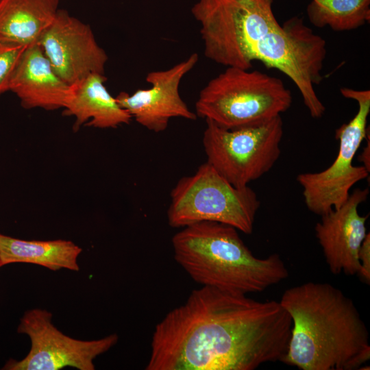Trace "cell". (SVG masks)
I'll return each mask as SVG.
<instances>
[{
    "instance_id": "8",
    "label": "cell",
    "mask_w": 370,
    "mask_h": 370,
    "mask_svg": "<svg viewBox=\"0 0 370 370\" xmlns=\"http://www.w3.org/2000/svg\"><path fill=\"white\" fill-rule=\"evenodd\" d=\"M325 56V40L299 16H293L271 29L258 42L254 51V60L280 71L294 82L314 119L321 118L325 111L314 90V86L323 79Z\"/></svg>"
},
{
    "instance_id": "2",
    "label": "cell",
    "mask_w": 370,
    "mask_h": 370,
    "mask_svg": "<svg viewBox=\"0 0 370 370\" xmlns=\"http://www.w3.org/2000/svg\"><path fill=\"white\" fill-rule=\"evenodd\" d=\"M280 303L292 319L282 362L301 370H356L369 360L367 328L339 288L309 282L286 289Z\"/></svg>"
},
{
    "instance_id": "7",
    "label": "cell",
    "mask_w": 370,
    "mask_h": 370,
    "mask_svg": "<svg viewBox=\"0 0 370 370\" xmlns=\"http://www.w3.org/2000/svg\"><path fill=\"white\" fill-rule=\"evenodd\" d=\"M203 145L207 162L229 182L245 187L269 172L281 154V116L260 125L227 130L206 120Z\"/></svg>"
},
{
    "instance_id": "18",
    "label": "cell",
    "mask_w": 370,
    "mask_h": 370,
    "mask_svg": "<svg viewBox=\"0 0 370 370\" xmlns=\"http://www.w3.org/2000/svg\"><path fill=\"white\" fill-rule=\"evenodd\" d=\"M306 13L316 27L351 31L369 22L370 0H311Z\"/></svg>"
},
{
    "instance_id": "14",
    "label": "cell",
    "mask_w": 370,
    "mask_h": 370,
    "mask_svg": "<svg viewBox=\"0 0 370 370\" xmlns=\"http://www.w3.org/2000/svg\"><path fill=\"white\" fill-rule=\"evenodd\" d=\"M70 90L56 73L40 45L27 46L9 84L25 109L53 110L64 107Z\"/></svg>"
},
{
    "instance_id": "17",
    "label": "cell",
    "mask_w": 370,
    "mask_h": 370,
    "mask_svg": "<svg viewBox=\"0 0 370 370\" xmlns=\"http://www.w3.org/2000/svg\"><path fill=\"white\" fill-rule=\"evenodd\" d=\"M82 249L71 241H27L0 234L1 267L12 263H29L52 271H78Z\"/></svg>"
},
{
    "instance_id": "1",
    "label": "cell",
    "mask_w": 370,
    "mask_h": 370,
    "mask_svg": "<svg viewBox=\"0 0 370 370\" xmlns=\"http://www.w3.org/2000/svg\"><path fill=\"white\" fill-rule=\"evenodd\" d=\"M292 319L280 301L202 286L156 325L147 370H254L282 362Z\"/></svg>"
},
{
    "instance_id": "9",
    "label": "cell",
    "mask_w": 370,
    "mask_h": 370,
    "mask_svg": "<svg viewBox=\"0 0 370 370\" xmlns=\"http://www.w3.org/2000/svg\"><path fill=\"white\" fill-rule=\"evenodd\" d=\"M340 92L344 97L357 101L358 109L352 120L336 130L335 137L339 140L336 159L322 171L304 173L297 176V182L303 188L307 208L319 216L343 206L352 187L369 174L363 165H353V160L367 135L370 90L342 88Z\"/></svg>"
},
{
    "instance_id": "11",
    "label": "cell",
    "mask_w": 370,
    "mask_h": 370,
    "mask_svg": "<svg viewBox=\"0 0 370 370\" xmlns=\"http://www.w3.org/2000/svg\"><path fill=\"white\" fill-rule=\"evenodd\" d=\"M38 43L56 73L71 85L92 73L104 74L108 57L90 26L59 9Z\"/></svg>"
},
{
    "instance_id": "4",
    "label": "cell",
    "mask_w": 370,
    "mask_h": 370,
    "mask_svg": "<svg viewBox=\"0 0 370 370\" xmlns=\"http://www.w3.org/2000/svg\"><path fill=\"white\" fill-rule=\"evenodd\" d=\"M292 101L291 90L280 78L228 66L201 90L195 113L222 128L236 130L280 116Z\"/></svg>"
},
{
    "instance_id": "12",
    "label": "cell",
    "mask_w": 370,
    "mask_h": 370,
    "mask_svg": "<svg viewBox=\"0 0 370 370\" xmlns=\"http://www.w3.org/2000/svg\"><path fill=\"white\" fill-rule=\"evenodd\" d=\"M198 60V54L193 53L169 69L149 72L145 79L150 88L138 89L131 95L121 92L115 98L138 123L156 133L164 131L172 118L195 121L197 116L182 99L179 87Z\"/></svg>"
},
{
    "instance_id": "19",
    "label": "cell",
    "mask_w": 370,
    "mask_h": 370,
    "mask_svg": "<svg viewBox=\"0 0 370 370\" xmlns=\"http://www.w3.org/2000/svg\"><path fill=\"white\" fill-rule=\"evenodd\" d=\"M27 47L0 40V96L9 91L11 77Z\"/></svg>"
},
{
    "instance_id": "3",
    "label": "cell",
    "mask_w": 370,
    "mask_h": 370,
    "mask_svg": "<svg viewBox=\"0 0 370 370\" xmlns=\"http://www.w3.org/2000/svg\"><path fill=\"white\" fill-rule=\"evenodd\" d=\"M174 259L202 286L248 294L285 280L288 271L278 254L255 256L229 225L202 221L182 227L171 239Z\"/></svg>"
},
{
    "instance_id": "22",
    "label": "cell",
    "mask_w": 370,
    "mask_h": 370,
    "mask_svg": "<svg viewBox=\"0 0 370 370\" xmlns=\"http://www.w3.org/2000/svg\"><path fill=\"white\" fill-rule=\"evenodd\" d=\"M0 267H1V265H0Z\"/></svg>"
},
{
    "instance_id": "21",
    "label": "cell",
    "mask_w": 370,
    "mask_h": 370,
    "mask_svg": "<svg viewBox=\"0 0 370 370\" xmlns=\"http://www.w3.org/2000/svg\"><path fill=\"white\" fill-rule=\"evenodd\" d=\"M370 145L369 138L368 139L367 145L363 148L362 153L360 155V160L363 163V166L369 171H370Z\"/></svg>"
},
{
    "instance_id": "10",
    "label": "cell",
    "mask_w": 370,
    "mask_h": 370,
    "mask_svg": "<svg viewBox=\"0 0 370 370\" xmlns=\"http://www.w3.org/2000/svg\"><path fill=\"white\" fill-rule=\"evenodd\" d=\"M17 332L29 336L30 349L22 360H8L1 369L59 370L71 367L94 370V360L119 341L116 334L90 341L71 338L54 326L50 312L40 308L26 311L20 319Z\"/></svg>"
},
{
    "instance_id": "5",
    "label": "cell",
    "mask_w": 370,
    "mask_h": 370,
    "mask_svg": "<svg viewBox=\"0 0 370 370\" xmlns=\"http://www.w3.org/2000/svg\"><path fill=\"white\" fill-rule=\"evenodd\" d=\"M274 0H198L191 12L200 24L205 56L217 64L250 69L258 42L280 24Z\"/></svg>"
},
{
    "instance_id": "16",
    "label": "cell",
    "mask_w": 370,
    "mask_h": 370,
    "mask_svg": "<svg viewBox=\"0 0 370 370\" xmlns=\"http://www.w3.org/2000/svg\"><path fill=\"white\" fill-rule=\"evenodd\" d=\"M60 0H0V40L29 46L52 23Z\"/></svg>"
},
{
    "instance_id": "6",
    "label": "cell",
    "mask_w": 370,
    "mask_h": 370,
    "mask_svg": "<svg viewBox=\"0 0 370 370\" xmlns=\"http://www.w3.org/2000/svg\"><path fill=\"white\" fill-rule=\"evenodd\" d=\"M260 206L252 188L234 186L206 162L172 189L167 219L172 227L214 221L250 234Z\"/></svg>"
},
{
    "instance_id": "15",
    "label": "cell",
    "mask_w": 370,
    "mask_h": 370,
    "mask_svg": "<svg viewBox=\"0 0 370 370\" xmlns=\"http://www.w3.org/2000/svg\"><path fill=\"white\" fill-rule=\"evenodd\" d=\"M104 74L92 73L70 85L63 114L73 116V130L82 125L100 129L129 124L132 117L105 86Z\"/></svg>"
},
{
    "instance_id": "13",
    "label": "cell",
    "mask_w": 370,
    "mask_h": 370,
    "mask_svg": "<svg viewBox=\"0 0 370 370\" xmlns=\"http://www.w3.org/2000/svg\"><path fill=\"white\" fill-rule=\"evenodd\" d=\"M369 193L367 188L355 189L343 206L321 215L315 225V236L334 275H354L360 270L358 251L367 234L368 215H360L358 206Z\"/></svg>"
},
{
    "instance_id": "20",
    "label": "cell",
    "mask_w": 370,
    "mask_h": 370,
    "mask_svg": "<svg viewBox=\"0 0 370 370\" xmlns=\"http://www.w3.org/2000/svg\"><path fill=\"white\" fill-rule=\"evenodd\" d=\"M360 270L358 275L367 284H370V234L365 236L358 251Z\"/></svg>"
}]
</instances>
